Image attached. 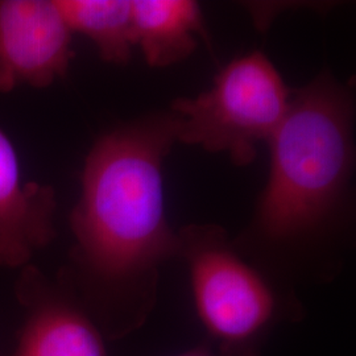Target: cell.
<instances>
[{"mask_svg":"<svg viewBox=\"0 0 356 356\" xmlns=\"http://www.w3.org/2000/svg\"><path fill=\"white\" fill-rule=\"evenodd\" d=\"M173 111L102 134L81 173L70 213L73 245L57 276L76 293L107 341L139 330L157 301L160 269L178 259L164 207L163 164L177 143Z\"/></svg>","mask_w":356,"mask_h":356,"instance_id":"cell-1","label":"cell"},{"mask_svg":"<svg viewBox=\"0 0 356 356\" xmlns=\"http://www.w3.org/2000/svg\"><path fill=\"white\" fill-rule=\"evenodd\" d=\"M354 95L329 72L292 91L254 218L234 241L270 276L326 273L351 220Z\"/></svg>","mask_w":356,"mask_h":356,"instance_id":"cell-2","label":"cell"},{"mask_svg":"<svg viewBox=\"0 0 356 356\" xmlns=\"http://www.w3.org/2000/svg\"><path fill=\"white\" fill-rule=\"evenodd\" d=\"M177 234L178 259L188 266L195 312L216 356H263L275 327L301 317L297 300L251 263L226 229L189 225Z\"/></svg>","mask_w":356,"mask_h":356,"instance_id":"cell-3","label":"cell"},{"mask_svg":"<svg viewBox=\"0 0 356 356\" xmlns=\"http://www.w3.org/2000/svg\"><path fill=\"white\" fill-rule=\"evenodd\" d=\"M292 91L261 51L232 60L213 86L170 104L177 115V141L207 152L226 153L232 164L250 165L288 111Z\"/></svg>","mask_w":356,"mask_h":356,"instance_id":"cell-4","label":"cell"},{"mask_svg":"<svg viewBox=\"0 0 356 356\" xmlns=\"http://www.w3.org/2000/svg\"><path fill=\"white\" fill-rule=\"evenodd\" d=\"M15 296L23 323L11 356H108L107 339L60 276L28 264L19 270Z\"/></svg>","mask_w":356,"mask_h":356,"instance_id":"cell-5","label":"cell"},{"mask_svg":"<svg viewBox=\"0 0 356 356\" xmlns=\"http://www.w3.org/2000/svg\"><path fill=\"white\" fill-rule=\"evenodd\" d=\"M56 0H0V92L48 89L76 56Z\"/></svg>","mask_w":356,"mask_h":356,"instance_id":"cell-6","label":"cell"},{"mask_svg":"<svg viewBox=\"0 0 356 356\" xmlns=\"http://www.w3.org/2000/svg\"><path fill=\"white\" fill-rule=\"evenodd\" d=\"M56 213L54 188L23 177L13 140L0 128V268L32 264L57 236Z\"/></svg>","mask_w":356,"mask_h":356,"instance_id":"cell-7","label":"cell"},{"mask_svg":"<svg viewBox=\"0 0 356 356\" xmlns=\"http://www.w3.org/2000/svg\"><path fill=\"white\" fill-rule=\"evenodd\" d=\"M132 24L135 47L159 69L188 58L204 35L201 8L191 0H134Z\"/></svg>","mask_w":356,"mask_h":356,"instance_id":"cell-8","label":"cell"},{"mask_svg":"<svg viewBox=\"0 0 356 356\" xmlns=\"http://www.w3.org/2000/svg\"><path fill=\"white\" fill-rule=\"evenodd\" d=\"M72 33L95 45L104 63L126 65L135 48L132 0H56Z\"/></svg>","mask_w":356,"mask_h":356,"instance_id":"cell-9","label":"cell"},{"mask_svg":"<svg viewBox=\"0 0 356 356\" xmlns=\"http://www.w3.org/2000/svg\"><path fill=\"white\" fill-rule=\"evenodd\" d=\"M176 356H216V354L210 343L207 341H204L202 343L195 346L194 348H191V350Z\"/></svg>","mask_w":356,"mask_h":356,"instance_id":"cell-10","label":"cell"}]
</instances>
